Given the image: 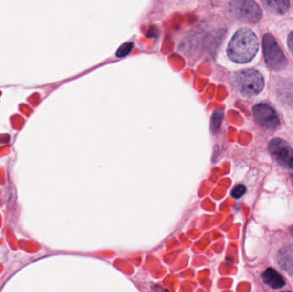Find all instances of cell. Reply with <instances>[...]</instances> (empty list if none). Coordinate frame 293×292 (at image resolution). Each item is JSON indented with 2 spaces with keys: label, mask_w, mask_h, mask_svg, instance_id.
<instances>
[{
  "label": "cell",
  "mask_w": 293,
  "mask_h": 292,
  "mask_svg": "<svg viewBox=\"0 0 293 292\" xmlns=\"http://www.w3.org/2000/svg\"><path fill=\"white\" fill-rule=\"evenodd\" d=\"M262 50L266 64L273 71H280L287 66V60L279 43L270 33L262 38Z\"/></svg>",
  "instance_id": "3"
},
{
  "label": "cell",
  "mask_w": 293,
  "mask_h": 292,
  "mask_svg": "<svg viewBox=\"0 0 293 292\" xmlns=\"http://www.w3.org/2000/svg\"><path fill=\"white\" fill-rule=\"evenodd\" d=\"M269 153L280 167L293 170V149L289 143L280 138H273L269 143Z\"/></svg>",
  "instance_id": "5"
},
{
  "label": "cell",
  "mask_w": 293,
  "mask_h": 292,
  "mask_svg": "<svg viewBox=\"0 0 293 292\" xmlns=\"http://www.w3.org/2000/svg\"><path fill=\"white\" fill-rule=\"evenodd\" d=\"M274 94L286 108H293V79L280 77L274 83Z\"/></svg>",
  "instance_id": "7"
},
{
  "label": "cell",
  "mask_w": 293,
  "mask_h": 292,
  "mask_svg": "<svg viewBox=\"0 0 293 292\" xmlns=\"http://www.w3.org/2000/svg\"><path fill=\"white\" fill-rule=\"evenodd\" d=\"M253 114L256 123L266 130L273 131L280 125L279 115L267 103H260L255 105L253 108Z\"/></svg>",
  "instance_id": "6"
},
{
  "label": "cell",
  "mask_w": 293,
  "mask_h": 292,
  "mask_svg": "<svg viewBox=\"0 0 293 292\" xmlns=\"http://www.w3.org/2000/svg\"><path fill=\"white\" fill-rule=\"evenodd\" d=\"M292 179H293V173L292 174Z\"/></svg>",
  "instance_id": "16"
},
{
  "label": "cell",
  "mask_w": 293,
  "mask_h": 292,
  "mask_svg": "<svg viewBox=\"0 0 293 292\" xmlns=\"http://www.w3.org/2000/svg\"></svg>",
  "instance_id": "17"
},
{
  "label": "cell",
  "mask_w": 293,
  "mask_h": 292,
  "mask_svg": "<svg viewBox=\"0 0 293 292\" xmlns=\"http://www.w3.org/2000/svg\"><path fill=\"white\" fill-rule=\"evenodd\" d=\"M262 4L266 10L276 15L285 14L290 7L288 0H262Z\"/></svg>",
  "instance_id": "10"
},
{
  "label": "cell",
  "mask_w": 293,
  "mask_h": 292,
  "mask_svg": "<svg viewBox=\"0 0 293 292\" xmlns=\"http://www.w3.org/2000/svg\"><path fill=\"white\" fill-rule=\"evenodd\" d=\"M287 45H288L290 51L293 54V30L290 33L288 37H287Z\"/></svg>",
  "instance_id": "14"
},
{
  "label": "cell",
  "mask_w": 293,
  "mask_h": 292,
  "mask_svg": "<svg viewBox=\"0 0 293 292\" xmlns=\"http://www.w3.org/2000/svg\"><path fill=\"white\" fill-rule=\"evenodd\" d=\"M229 11L234 18L247 23H256L262 18V10L258 4L251 0L231 1L228 4Z\"/></svg>",
  "instance_id": "4"
},
{
  "label": "cell",
  "mask_w": 293,
  "mask_h": 292,
  "mask_svg": "<svg viewBox=\"0 0 293 292\" xmlns=\"http://www.w3.org/2000/svg\"><path fill=\"white\" fill-rule=\"evenodd\" d=\"M133 44L132 42H128V43H126V44H124V45H121L119 49H118V51L116 52V56L118 57V58H123V57H126V56L128 55L129 52H131V50L133 48Z\"/></svg>",
  "instance_id": "12"
},
{
  "label": "cell",
  "mask_w": 293,
  "mask_h": 292,
  "mask_svg": "<svg viewBox=\"0 0 293 292\" xmlns=\"http://www.w3.org/2000/svg\"><path fill=\"white\" fill-rule=\"evenodd\" d=\"M235 83L241 94L246 97H254L263 89L264 79L258 70L249 69L236 74Z\"/></svg>",
  "instance_id": "2"
},
{
  "label": "cell",
  "mask_w": 293,
  "mask_h": 292,
  "mask_svg": "<svg viewBox=\"0 0 293 292\" xmlns=\"http://www.w3.org/2000/svg\"><path fill=\"white\" fill-rule=\"evenodd\" d=\"M278 263L284 271L293 275V244L285 246L279 251Z\"/></svg>",
  "instance_id": "8"
},
{
  "label": "cell",
  "mask_w": 293,
  "mask_h": 292,
  "mask_svg": "<svg viewBox=\"0 0 293 292\" xmlns=\"http://www.w3.org/2000/svg\"><path fill=\"white\" fill-rule=\"evenodd\" d=\"M258 49V38L255 33L249 28H241L229 42L227 55L235 63H249L255 58Z\"/></svg>",
  "instance_id": "1"
},
{
  "label": "cell",
  "mask_w": 293,
  "mask_h": 292,
  "mask_svg": "<svg viewBox=\"0 0 293 292\" xmlns=\"http://www.w3.org/2000/svg\"><path fill=\"white\" fill-rule=\"evenodd\" d=\"M290 232L292 233V235L293 236V226L290 228Z\"/></svg>",
  "instance_id": "15"
},
{
  "label": "cell",
  "mask_w": 293,
  "mask_h": 292,
  "mask_svg": "<svg viewBox=\"0 0 293 292\" xmlns=\"http://www.w3.org/2000/svg\"><path fill=\"white\" fill-rule=\"evenodd\" d=\"M246 192V187L243 185H237L234 187L233 189L231 190L230 195L235 199H239L245 194Z\"/></svg>",
  "instance_id": "13"
},
{
  "label": "cell",
  "mask_w": 293,
  "mask_h": 292,
  "mask_svg": "<svg viewBox=\"0 0 293 292\" xmlns=\"http://www.w3.org/2000/svg\"><path fill=\"white\" fill-rule=\"evenodd\" d=\"M224 113L222 111H215L213 112L211 120V129L213 131H217L220 129V124L223 120Z\"/></svg>",
  "instance_id": "11"
},
{
  "label": "cell",
  "mask_w": 293,
  "mask_h": 292,
  "mask_svg": "<svg viewBox=\"0 0 293 292\" xmlns=\"http://www.w3.org/2000/svg\"><path fill=\"white\" fill-rule=\"evenodd\" d=\"M262 278L266 285L272 289L282 288L286 285L284 278L273 268H267L262 273Z\"/></svg>",
  "instance_id": "9"
}]
</instances>
